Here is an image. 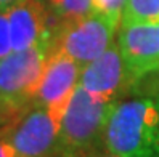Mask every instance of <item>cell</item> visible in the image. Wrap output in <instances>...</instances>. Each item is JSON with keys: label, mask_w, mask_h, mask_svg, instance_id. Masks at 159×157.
Returning <instances> with one entry per match:
<instances>
[{"label": "cell", "mask_w": 159, "mask_h": 157, "mask_svg": "<svg viewBox=\"0 0 159 157\" xmlns=\"http://www.w3.org/2000/svg\"><path fill=\"white\" fill-rule=\"evenodd\" d=\"M103 147L119 157H159V95L117 99L105 127Z\"/></svg>", "instance_id": "1"}, {"label": "cell", "mask_w": 159, "mask_h": 157, "mask_svg": "<svg viewBox=\"0 0 159 157\" xmlns=\"http://www.w3.org/2000/svg\"><path fill=\"white\" fill-rule=\"evenodd\" d=\"M116 101L76 87L61 119L60 157H84L103 146V133Z\"/></svg>", "instance_id": "2"}, {"label": "cell", "mask_w": 159, "mask_h": 157, "mask_svg": "<svg viewBox=\"0 0 159 157\" xmlns=\"http://www.w3.org/2000/svg\"><path fill=\"white\" fill-rule=\"evenodd\" d=\"M50 53V45L11 51L0 59V119L7 125L34 104ZM2 125V127H3Z\"/></svg>", "instance_id": "3"}, {"label": "cell", "mask_w": 159, "mask_h": 157, "mask_svg": "<svg viewBox=\"0 0 159 157\" xmlns=\"http://www.w3.org/2000/svg\"><path fill=\"white\" fill-rule=\"evenodd\" d=\"M119 26L120 23L95 11L80 20L61 23L53 31L50 51L66 55L84 68L114 43Z\"/></svg>", "instance_id": "4"}, {"label": "cell", "mask_w": 159, "mask_h": 157, "mask_svg": "<svg viewBox=\"0 0 159 157\" xmlns=\"http://www.w3.org/2000/svg\"><path fill=\"white\" fill-rule=\"evenodd\" d=\"M60 130L61 120L39 104L0 127V133L24 157H60Z\"/></svg>", "instance_id": "5"}, {"label": "cell", "mask_w": 159, "mask_h": 157, "mask_svg": "<svg viewBox=\"0 0 159 157\" xmlns=\"http://www.w3.org/2000/svg\"><path fill=\"white\" fill-rule=\"evenodd\" d=\"M117 43L134 85L159 72V23L120 24Z\"/></svg>", "instance_id": "6"}, {"label": "cell", "mask_w": 159, "mask_h": 157, "mask_svg": "<svg viewBox=\"0 0 159 157\" xmlns=\"http://www.w3.org/2000/svg\"><path fill=\"white\" fill-rule=\"evenodd\" d=\"M80 71L82 68L72 58L58 51H50L34 104L47 107L61 120L74 90L79 85Z\"/></svg>", "instance_id": "7"}, {"label": "cell", "mask_w": 159, "mask_h": 157, "mask_svg": "<svg viewBox=\"0 0 159 157\" xmlns=\"http://www.w3.org/2000/svg\"><path fill=\"white\" fill-rule=\"evenodd\" d=\"M79 85L89 93L109 101H117L129 93L134 84L125 71L117 40L97 59L82 68Z\"/></svg>", "instance_id": "8"}, {"label": "cell", "mask_w": 159, "mask_h": 157, "mask_svg": "<svg viewBox=\"0 0 159 157\" xmlns=\"http://www.w3.org/2000/svg\"><path fill=\"white\" fill-rule=\"evenodd\" d=\"M13 51L48 43L57 24L45 0H21L7 10Z\"/></svg>", "instance_id": "9"}, {"label": "cell", "mask_w": 159, "mask_h": 157, "mask_svg": "<svg viewBox=\"0 0 159 157\" xmlns=\"http://www.w3.org/2000/svg\"><path fill=\"white\" fill-rule=\"evenodd\" d=\"M55 20V24L80 20L93 13L92 0H45Z\"/></svg>", "instance_id": "10"}, {"label": "cell", "mask_w": 159, "mask_h": 157, "mask_svg": "<svg viewBox=\"0 0 159 157\" xmlns=\"http://www.w3.org/2000/svg\"><path fill=\"white\" fill-rule=\"evenodd\" d=\"M159 23V0H125L120 24Z\"/></svg>", "instance_id": "11"}, {"label": "cell", "mask_w": 159, "mask_h": 157, "mask_svg": "<svg viewBox=\"0 0 159 157\" xmlns=\"http://www.w3.org/2000/svg\"><path fill=\"white\" fill-rule=\"evenodd\" d=\"M93 3V11L105 15L111 20L120 23L125 7V0H92Z\"/></svg>", "instance_id": "12"}, {"label": "cell", "mask_w": 159, "mask_h": 157, "mask_svg": "<svg viewBox=\"0 0 159 157\" xmlns=\"http://www.w3.org/2000/svg\"><path fill=\"white\" fill-rule=\"evenodd\" d=\"M13 51L11 45V32H10V23L5 10H0V59H3Z\"/></svg>", "instance_id": "13"}, {"label": "cell", "mask_w": 159, "mask_h": 157, "mask_svg": "<svg viewBox=\"0 0 159 157\" xmlns=\"http://www.w3.org/2000/svg\"><path fill=\"white\" fill-rule=\"evenodd\" d=\"M0 157H24V155L18 152L16 147L0 133Z\"/></svg>", "instance_id": "14"}, {"label": "cell", "mask_w": 159, "mask_h": 157, "mask_svg": "<svg viewBox=\"0 0 159 157\" xmlns=\"http://www.w3.org/2000/svg\"><path fill=\"white\" fill-rule=\"evenodd\" d=\"M84 157H119V155H114V154L108 152L105 147H100V149H95V151H92V152L85 154Z\"/></svg>", "instance_id": "15"}, {"label": "cell", "mask_w": 159, "mask_h": 157, "mask_svg": "<svg viewBox=\"0 0 159 157\" xmlns=\"http://www.w3.org/2000/svg\"><path fill=\"white\" fill-rule=\"evenodd\" d=\"M18 2H21V0H0V10H5L7 11L8 8H11Z\"/></svg>", "instance_id": "16"}, {"label": "cell", "mask_w": 159, "mask_h": 157, "mask_svg": "<svg viewBox=\"0 0 159 157\" xmlns=\"http://www.w3.org/2000/svg\"><path fill=\"white\" fill-rule=\"evenodd\" d=\"M2 125H3V124H2V119H0V127H2Z\"/></svg>", "instance_id": "17"}]
</instances>
